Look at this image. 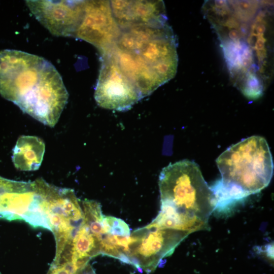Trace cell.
Here are the masks:
<instances>
[{
  "label": "cell",
  "mask_w": 274,
  "mask_h": 274,
  "mask_svg": "<svg viewBox=\"0 0 274 274\" xmlns=\"http://www.w3.org/2000/svg\"><path fill=\"white\" fill-rule=\"evenodd\" d=\"M85 1H27L38 20L52 34L75 37L82 19Z\"/></svg>",
  "instance_id": "9c48e42d"
},
{
  "label": "cell",
  "mask_w": 274,
  "mask_h": 274,
  "mask_svg": "<svg viewBox=\"0 0 274 274\" xmlns=\"http://www.w3.org/2000/svg\"><path fill=\"white\" fill-rule=\"evenodd\" d=\"M42 196L33 182L0 192V218L23 220L34 227L48 229L41 207Z\"/></svg>",
  "instance_id": "30bf717a"
},
{
  "label": "cell",
  "mask_w": 274,
  "mask_h": 274,
  "mask_svg": "<svg viewBox=\"0 0 274 274\" xmlns=\"http://www.w3.org/2000/svg\"><path fill=\"white\" fill-rule=\"evenodd\" d=\"M189 234L185 231L151 224L139 228L130 235L128 264L148 273L153 272Z\"/></svg>",
  "instance_id": "8992f818"
},
{
  "label": "cell",
  "mask_w": 274,
  "mask_h": 274,
  "mask_svg": "<svg viewBox=\"0 0 274 274\" xmlns=\"http://www.w3.org/2000/svg\"><path fill=\"white\" fill-rule=\"evenodd\" d=\"M45 148V144L40 138L21 136L13 149L12 160L15 167L24 171L38 169L42 163Z\"/></svg>",
  "instance_id": "7c38bea8"
},
{
  "label": "cell",
  "mask_w": 274,
  "mask_h": 274,
  "mask_svg": "<svg viewBox=\"0 0 274 274\" xmlns=\"http://www.w3.org/2000/svg\"><path fill=\"white\" fill-rule=\"evenodd\" d=\"M158 185L160 211L151 224L190 234L210 229L209 220L217 202L195 162L169 164L161 170Z\"/></svg>",
  "instance_id": "277c9868"
},
{
  "label": "cell",
  "mask_w": 274,
  "mask_h": 274,
  "mask_svg": "<svg viewBox=\"0 0 274 274\" xmlns=\"http://www.w3.org/2000/svg\"><path fill=\"white\" fill-rule=\"evenodd\" d=\"M216 162L221 179L210 187L217 206L260 192L268 185L273 175L269 146L260 136H250L231 146Z\"/></svg>",
  "instance_id": "5b68a950"
},
{
  "label": "cell",
  "mask_w": 274,
  "mask_h": 274,
  "mask_svg": "<svg viewBox=\"0 0 274 274\" xmlns=\"http://www.w3.org/2000/svg\"><path fill=\"white\" fill-rule=\"evenodd\" d=\"M102 224L106 233L123 236L130 235L128 225L121 219L104 216Z\"/></svg>",
  "instance_id": "5bb4252c"
},
{
  "label": "cell",
  "mask_w": 274,
  "mask_h": 274,
  "mask_svg": "<svg viewBox=\"0 0 274 274\" xmlns=\"http://www.w3.org/2000/svg\"><path fill=\"white\" fill-rule=\"evenodd\" d=\"M101 62L94 92L97 105L119 111L128 110L142 98L137 89L111 57L101 55Z\"/></svg>",
  "instance_id": "52a82bcc"
},
{
  "label": "cell",
  "mask_w": 274,
  "mask_h": 274,
  "mask_svg": "<svg viewBox=\"0 0 274 274\" xmlns=\"http://www.w3.org/2000/svg\"><path fill=\"white\" fill-rule=\"evenodd\" d=\"M121 29L108 1H85L83 15L75 36L91 43L103 54L115 44Z\"/></svg>",
  "instance_id": "ba28073f"
},
{
  "label": "cell",
  "mask_w": 274,
  "mask_h": 274,
  "mask_svg": "<svg viewBox=\"0 0 274 274\" xmlns=\"http://www.w3.org/2000/svg\"><path fill=\"white\" fill-rule=\"evenodd\" d=\"M113 16L121 29L167 22L162 1H111Z\"/></svg>",
  "instance_id": "8fae6325"
},
{
  "label": "cell",
  "mask_w": 274,
  "mask_h": 274,
  "mask_svg": "<svg viewBox=\"0 0 274 274\" xmlns=\"http://www.w3.org/2000/svg\"><path fill=\"white\" fill-rule=\"evenodd\" d=\"M99 254L100 242L83 220L72 241L70 252L71 261L74 263L80 261L88 262L92 258Z\"/></svg>",
  "instance_id": "4fadbf2b"
},
{
  "label": "cell",
  "mask_w": 274,
  "mask_h": 274,
  "mask_svg": "<svg viewBox=\"0 0 274 274\" xmlns=\"http://www.w3.org/2000/svg\"><path fill=\"white\" fill-rule=\"evenodd\" d=\"M0 94L50 127L58 122L68 97L60 75L51 62L12 49L0 51Z\"/></svg>",
  "instance_id": "7a4b0ae2"
},
{
  "label": "cell",
  "mask_w": 274,
  "mask_h": 274,
  "mask_svg": "<svg viewBox=\"0 0 274 274\" xmlns=\"http://www.w3.org/2000/svg\"><path fill=\"white\" fill-rule=\"evenodd\" d=\"M271 8L261 1H207L203 6L232 80L243 93L262 91L271 75Z\"/></svg>",
  "instance_id": "6da1fadb"
},
{
  "label": "cell",
  "mask_w": 274,
  "mask_h": 274,
  "mask_svg": "<svg viewBox=\"0 0 274 274\" xmlns=\"http://www.w3.org/2000/svg\"><path fill=\"white\" fill-rule=\"evenodd\" d=\"M121 29L115 44L102 55L115 61L142 98L175 76L176 39L167 22Z\"/></svg>",
  "instance_id": "3957f363"
}]
</instances>
